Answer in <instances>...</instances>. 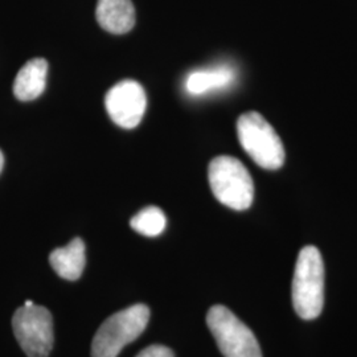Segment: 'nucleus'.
<instances>
[{
	"instance_id": "nucleus-1",
	"label": "nucleus",
	"mask_w": 357,
	"mask_h": 357,
	"mask_svg": "<svg viewBox=\"0 0 357 357\" xmlns=\"http://www.w3.org/2000/svg\"><path fill=\"white\" fill-rule=\"evenodd\" d=\"M293 306L305 320L317 319L324 305V264L319 249L305 246L294 270Z\"/></svg>"
},
{
	"instance_id": "nucleus-2",
	"label": "nucleus",
	"mask_w": 357,
	"mask_h": 357,
	"mask_svg": "<svg viewBox=\"0 0 357 357\" xmlns=\"http://www.w3.org/2000/svg\"><path fill=\"white\" fill-rule=\"evenodd\" d=\"M209 185L221 204L234 211L250 208L255 199V183L243 163L221 155L215 158L208 168Z\"/></svg>"
},
{
	"instance_id": "nucleus-3",
	"label": "nucleus",
	"mask_w": 357,
	"mask_h": 357,
	"mask_svg": "<svg viewBox=\"0 0 357 357\" xmlns=\"http://www.w3.org/2000/svg\"><path fill=\"white\" fill-rule=\"evenodd\" d=\"M150 320V308L134 305L115 312L100 326L91 342V357H116L119 352L137 340Z\"/></svg>"
},
{
	"instance_id": "nucleus-4",
	"label": "nucleus",
	"mask_w": 357,
	"mask_h": 357,
	"mask_svg": "<svg viewBox=\"0 0 357 357\" xmlns=\"http://www.w3.org/2000/svg\"><path fill=\"white\" fill-rule=\"evenodd\" d=\"M240 144L253 160L265 169H278L284 163L281 138L268 121L257 112H248L237 121Z\"/></svg>"
},
{
	"instance_id": "nucleus-5",
	"label": "nucleus",
	"mask_w": 357,
	"mask_h": 357,
	"mask_svg": "<svg viewBox=\"0 0 357 357\" xmlns=\"http://www.w3.org/2000/svg\"><path fill=\"white\" fill-rule=\"evenodd\" d=\"M206 324L224 356L262 357L255 333L229 308L221 305L212 307Z\"/></svg>"
},
{
	"instance_id": "nucleus-6",
	"label": "nucleus",
	"mask_w": 357,
	"mask_h": 357,
	"mask_svg": "<svg viewBox=\"0 0 357 357\" xmlns=\"http://www.w3.org/2000/svg\"><path fill=\"white\" fill-rule=\"evenodd\" d=\"M13 335L28 357H48L53 348V318L50 310L20 307L13 318Z\"/></svg>"
},
{
	"instance_id": "nucleus-7",
	"label": "nucleus",
	"mask_w": 357,
	"mask_h": 357,
	"mask_svg": "<svg viewBox=\"0 0 357 357\" xmlns=\"http://www.w3.org/2000/svg\"><path fill=\"white\" fill-rule=\"evenodd\" d=\"M105 106L115 125L131 130L141 123L146 112V91L134 79L121 81L107 91Z\"/></svg>"
},
{
	"instance_id": "nucleus-8",
	"label": "nucleus",
	"mask_w": 357,
	"mask_h": 357,
	"mask_svg": "<svg viewBox=\"0 0 357 357\" xmlns=\"http://www.w3.org/2000/svg\"><path fill=\"white\" fill-rule=\"evenodd\" d=\"M96 16L105 31L123 35L135 26V8L131 0H98Z\"/></svg>"
},
{
	"instance_id": "nucleus-9",
	"label": "nucleus",
	"mask_w": 357,
	"mask_h": 357,
	"mask_svg": "<svg viewBox=\"0 0 357 357\" xmlns=\"http://www.w3.org/2000/svg\"><path fill=\"white\" fill-rule=\"evenodd\" d=\"M48 63L38 57L26 63L17 73L13 82V94L19 101H33L38 98L47 86Z\"/></svg>"
},
{
	"instance_id": "nucleus-10",
	"label": "nucleus",
	"mask_w": 357,
	"mask_h": 357,
	"mask_svg": "<svg viewBox=\"0 0 357 357\" xmlns=\"http://www.w3.org/2000/svg\"><path fill=\"white\" fill-rule=\"evenodd\" d=\"M236 72L229 65H220L211 69L193 70L185 78V90L193 97L211 91L227 89L234 82Z\"/></svg>"
},
{
	"instance_id": "nucleus-11",
	"label": "nucleus",
	"mask_w": 357,
	"mask_h": 357,
	"mask_svg": "<svg viewBox=\"0 0 357 357\" xmlns=\"http://www.w3.org/2000/svg\"><path fill=\"white\" fill-rule=\"evenodd\" d=\"M50 262L59 277L77 281L86 265L85 243L81 238H75L64 248L54 249L50 255Z\"/></svg>"
},
{
	"instance_id": "nucleus-12",
	"label": "nucleus",
	"mask_w": 357,
	"mask_h": 357,
	"mask_svg": "<svg viewBox=\"0 0 357 357\" xmlns=\"http://www.w3.org/2000/svg\"><path fill=\"white\" fill-rule=\"evenodd\" d=\"M131 228L146 237H156L166 229L167 218L158 206H147L131 218Z\"/></svg>"
},
{
	"instance_id": "nucleus-13",
	"label": "nucleus",
	"mask_w": 357,
	"mask_h": 357,
	"mask_svg": "<svg viewBox=\"0 0 357 357\" xmlns=\"http://www.w3.org/2000/svg\"><path fill=\"white\" fill-rule=\"evenodd\" d=\"M137 357H175V355L166 345L155 344L144 348Z\"/></svg>"
},
{
	"instance_id": "nucleus-14",
	"label": "nucleus",
	"mask_w": 357,
	"mask_h": 357,
	"mask_svg": "<svg viewBox=\"0 0 357 357\" xmlns=\"http://www.w3.org/2000/svg\"><path fill=\"white\" fill-rule=\"evenodd\" d=\"M3 167H4V156H3V153L0 151V172H1Z\"/></svg>"
},
{
	"instance_id": "nucleus-15",
	"label": "nucleus",
	"mask_w": 357,
	"mask_h": 357,
	"mask_svg": "<svg viewBox=\"0 0 357 357\" xmlns=\"http://www.w3.org/2000/svg\"><path fill=\"white\" fill-rule=\"evenodd\" d=\"M33 305H35V303H33L32 301H26V303H24V306L26 307L33 306Z\"/></svg>"
}]
</instances>
